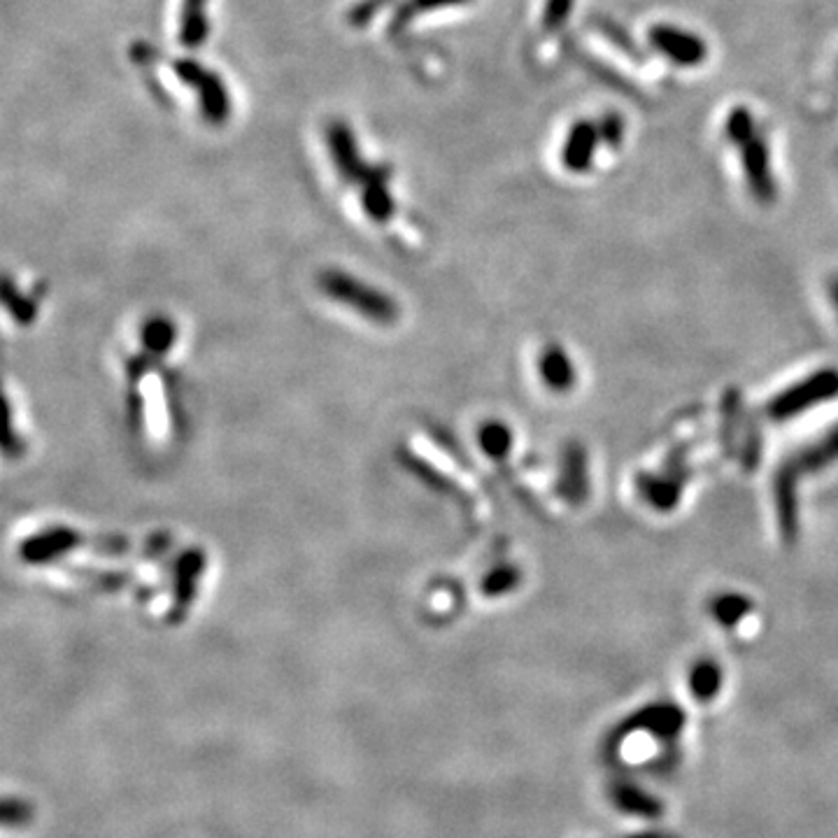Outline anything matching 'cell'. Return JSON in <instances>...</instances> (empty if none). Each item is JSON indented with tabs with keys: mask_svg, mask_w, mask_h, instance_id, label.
<instances>
[{
	"mask_svg": "<svg viewBox=\"0 0 838 838\" xmlns=\"http://www.w3.org/2000/svg\"><path fill=\"white\" fill-rule=\"evenodd\" d=\"M599 142V124L589 122V119L575 122L566 136L564 152H561V161H564L566 170H571V173H587L592 168Z\"/></svg>",
	"mask_w": 838,
	"mask_h": 838,
	"instance_id": "obj_4",
	"label": "cell"
},
{
	"mask_svg": "<svg viewBox=\"0 0 838 838\" xmlns=\"http://www.w3.org/2000/svg\"><path fill=\"white\" fill-rule=\"evenodd\" d=\"M743 173L748 177L750 191L759 201H771L773 198V173H771V154L769 142L762 136H755L741 147Z\"/></svg>",
	"mask_w": 838,
	"mask_h": 838,
	"instance_id": "obj_3",
	"label": "cell"
},
{
	"mask_svg": "<svg viewBox=\"0 0 838 838\" xmlns=\"http://www.w3.org/2000/svg\"><path fill=\"white\" fill-rule=\"evenodd\" d=\"M575 0H548L543 10V28L545 31H559L566 24Z\"/></svg>",
	"mask_w": 838,
	"mask_h": 838,
	"instance_id": "obj_9",
	"label": "cell"
},
{
	"mask_svg": "<svg viewBox=\"0 0 838 838\" xmlns=\"http://www.w3.org/2000/svg\"><path fill=\"white\" fill-rule=\"evenodd\" d=\"M610 799H613L615 808H620L627 815H636V818L655 820L664 813L662 801L652 797L650 792H645L643 787L627 783V780H615L610 785Z\"/></svg>",
	"mask_w": 838,
	"mask_h": 838,
	"instance_id": "obj_5",
	"label": "cell"
},
{
	"mask_svg": "<svg viewBox=\"0 0 838 838\" xmlns=\"http://www.w3.org/2000/svg\"><path fill=\"white\" fill-rule=\"evenodd\" d=\"M724 136L731 142V145L743 147L745 142L757 136V124L755 117L748 108H734L729 112L727 122H724Z\"/></svg>",
	"mask_w": 838,
	"mask_h": 838,
	"instance_id": "obj_6",
	"label": "cell"
},
{
	"mask_svg": "<svg viewBox=\"0 0 838 838\" xmlns=\"http://www.w3.org/2000/svg\"><path fill=\"white\" fill-rule=\"evenodd\" d=\"M596 124H599V136L603 145H608L610 149H617L622 145L624 119L617 115V112H608V115H603Z\"/></svg>",
	"mask_w": 838,
	"mask_h": 838,
	"instance_id": "obj_8",
	"label": "cell"
},
{
	"mask_svg": "<svg viewBox=\"0 0 838 838\" xmlns=\"http://www.w3.org/2000/svg\"><path fill=\"white\" fill-rule=\"evenodd\" d=\"M720 683V669L715 664L703 662L692 671V692L699 701L715 699V694L720 692Z\"/></svg>",
	"mask_w": 838,
	"mask_h": 838,
	"instance_id": "obj_7",
	"label": "cell"
},
{
	"mask_svg": "<svg viewBox=\"0 0 838 838\" xmlns=\"http://www.w3.org/2000/svg\"><path fill=\"white\" fill-rule=\"evenodd\" d=\"M648 42L659 54L683 68L701 66L708 59V45L697 33L671 24H657L648 31Z\"/></svg>",
	"mask_w": 838,
	"mask_h": 838,
	"instance_id": "obj_1",
	"label": "cell"
},
{
	"mask_svg": "<svg viewBox=\"0 0 838 838\" xmlns=\"http://www.w3.org/2000/svg\"><path fill=\"white\" fill-rule=\"evenodd\" d=\"M685 727V713L678 706H669V703H662V706H648L643 708L641 713L631 715L627 722L622 724L620 729L615 731L613 738H624L631 731H648V734H655L659 738H673L680 734V729Z\"/></svg>",
	"mask_w": 838,
	"mask_h": 838,
	"instance_id": "obj_2",
	"label": "cell"
}]
</instances>
